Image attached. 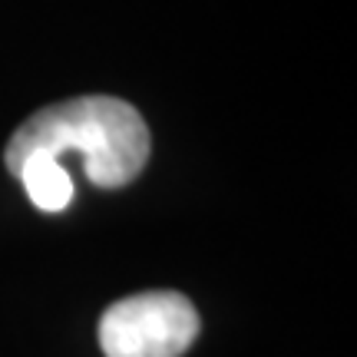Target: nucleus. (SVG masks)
Segmentation results:
<instances>
[{"instance_id": "nucleus-1", "label": "nucleus", "mask_w": 357, "mask_h": 357, "mask_svg": "<svg viewBox=\"0 0 357 357\" xmlns=\"http://www.w3.org/2000/svg\"><path fill=\"white\" fill-rule=\"evenodd\" d=\"M30 153H47L53 159L79 153L93 185L119 189L139 176L149 159V126L126 100L77 96L43 106L24 119L3 149V162L13 169Z\"/></svg>"}, {"instance_id": "nucleus-2", "label": "nucleus", "mask_w": 357, "mask_h": 357, "mask_svg": "<svg viewBox=\"0 0 357 357\" xmlns=\"http://www.w3.org/2000/svg\"><path fill=\"white\" fill-rule=\"evenodd\" d=\"M199 334V311L178 291H142L102 311L106 357H182Z\"/></svg>"}, {"instance_id": "nucleus-3", "label": "nucleus", "mask_w": 357, "mask_h": 357, "mask_svg": "<svg viewBox=\"0 0 357 357\" xmlns=\"http://www.w3.org/2000/svg\"><path fill=\"white\" fill-rule=\"evenodd\" d=\"M10 172L24 182L30 202L37 205L40 212H63L66 205L73 202V195H77L70 172L60 166V159H53L47 153L24 155Z\"/></svg>"}]
</instances>
